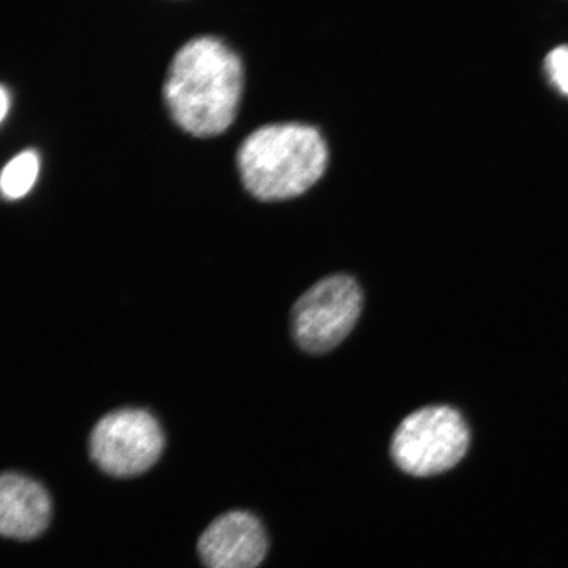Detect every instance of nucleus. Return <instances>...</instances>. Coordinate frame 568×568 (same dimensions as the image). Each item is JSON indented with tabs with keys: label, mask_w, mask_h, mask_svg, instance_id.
Returning a JSON list of instances; mask_svg holds the SVG:
<instances>
[{
	"label": "nucleus",
	"mask_w": 568,
	"mask_h": 568,
	"mask_svg": "<svg viewBox=\"0 0 568 568\" xmlns=\"http://www.w3.org/2000/svg\"><path fill=\"white\" fill-rule=\"evenodd\" d=\"M0 101H2V105H0V109H2V111H0V118L3 120L7 115V110H9V92H7L4 84L0 88Z\"/></svg>",
	"instance_id": "nucleus-10"
},
{
	"label": "nucleus",
	"mask_w": 568,
	"mask_h": 568,
	"mask_svg": "<svg viewBox=\"0 0 568 568\" xmlns=\"http://www.w3.org/2000/svg\"><path fill=\"white\" fill-rule=\"evenodd\" d=\"M236 161L248 193L261 201H278L304 193L323 175L328 148L315 126L273 123L247 134Z\"/></svg>",
	"instance_id": "nucleus-2"
},
{
	"label": "nucleus",
	"mask_w": 568,
	"mask_h": 568,
	"mask_svg": "<svg viewBox=\"0 0 568 568\" xmlns=\"http://www.w3.org/2000/svg\"><path fill=\"white\" fill-rule=\"evenodd\" d=\"M470 445L465 418L457 409L429 406L404 418L390 442V456L402 471L425 478L452 470Z\"/></svg>",
	"instance_id": "nucleus-4"
},
{
	"label": "nucleus",
	"mask_w": 568,
	"mask_h": 568,
	"mask_svg": "<svg viewBox=\"0 0 568 568\" xmlns=\"http://www.w3.org/2000/svg\"><path fill=\"white\" fill-rule=\"evenodd\" d=\"M546 73L551 83L568 97V45H560L546 55Z\"/></svg>",
	"instance_id": "nucleus-9"
},
{
	"label": "nucleus",
	"mask_w": 568,
	"mask_h": 568,
	"mask_svg": "<svg viewBox=\"0 0 568 568\" xmlns=\"http://www.w3.org/2000/svg\"><path fill=\"white\" fill-rule=\"evenodd\" d=\"M196 548L207 568H257L266 558L268 539L260 518L239 508L213 518Z\"/></svg>",
	"instance_id": "nucleus-6"
},
{
	"label": "nucleus",
	"mask_w": 568,
	"mask_h": 568,
	"mask_svg": "<svg viewBox=\"0 0 568 568\" xmlns=\"http://www.w3.org/2000/svg\"><path fill=\"white\" fill-rule=\"evenodd\" d=\"M53 517V499L31 475L9 470L0 477V535L32 541L44 535Z\"/></svg>",
	"instance_id": "nucleus-7"
},
{
	"label": "nucleus",
	"mask_w": 568,
	"mask_h": 568,
	"mask_svg": "<svg viewBox=\"0 0 568 568\" xmlns=\"http://www.w3.org/2000/svg\"><path fill=\"white\" fill-rule=\"evenodd\" d=\"M166 449V435L159 417L141 407L105 412L91 426L88 454L105 477L131 480L158 466Z\"/></svg>",
	"instance_id": "nucleus-3"
},
{
	"label": "nucleus",
	"mask_w": 568,
	"mask_h": 568,
	"mask_svg": "<svg viewBox=\"0 0 568 568\" xmlns=\"http://www.w3.org/2000/svg\"><path fill=\"white\" fill-rule=\"evenodd\" d=\"M40 159L34 149H24L6 163L0 175V187L7 199H19L30 191L38 180Z\"/></svg>",
	"instance_id": "nucleus-8"
},
{
	"label": "nucleus",
	"mask_w": 568,
	"mask_h": 568,
	"mask_svg": "<svg viewBox=\"0 0 568 568\" xmlns=\"http://www.w3.org/2000/svg\"><path fill=\"white\" fill-rule=\"evenodd\" d=\"M364 296L346 274L325 276L296 301L291 311V335L305 353L324 354L349 336L358 322Z\"/></svg>",
	"instance_id": "nucleus-5"
},
{
	"label": "nucleus",
	"mask_w": 568,
	"mask_h": 568,
	"mask_svg": "<svg viewBox=\"0 0 568 568\" xmlns=\"http://www.w3.org/2000/svg\"><path fill=\"white\" fill-rule=\"evenodd\" d=\"M244 89L243 61L216 36L191 39L178 49L163 83L170 115L194 136H213L237 115Z\"/></svg>",
	"instance_id": "nucleus-1"
}]
</instances>
